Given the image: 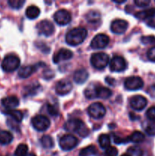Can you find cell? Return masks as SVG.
<instances>
[{
    "label": "cell",
    "instance_id": "cell-1",
    "mask_svg": "<svg viewBox=\"0 0 155 156\" xmlns=\"http://www.w3.org/2000/svg\"><path fill=\"white\" fill-rule=\"evenodd\" d=\"M88 31L81 27H74L70 30L65 36V41L68 45L77 46L81 44L86 38Z\"/></svg>",
    "mask_w": 155,
    "mask_h": 156
},
{
    "label": "cell",
    "instance_id": "cell-2",
    "mask_svg": "<svg viewBox=\"0 0 155 156\" xmlns=\"http://www.w3.org/2000/svg\"><path fill=\"white\" fill-rule=\"evenodd\" d=\"M64 129L68 132L76 133L82 137L87 136L89 133L84 123L79 119H71L68 120L64 125Z\"/></svg>",
    "mask_w": 155,
    "mask_h": 156
},
{
    "label": "cell",
    "instance_id": "cell-3",
    "mask_svg": "<svg viewBox=\"0 0 155 156\" xmlns=\"http://www.w3.org/2000/svg\"><path fill=\"white\" fill-rule=\"evenodd\" d=\"M20 59L15 55H8L2 62V68L6 73L15 71L20 66Z\"/></svg>",
    "mask_w": 155,
    "mask_h": 156
},
{
    "label": "cell",
    "instance_id": "cell-4",
    "mask_svg": "<svg viewBox=\"0 0 155 156\" xmlns=\"http://www.w3.org/2000/svg\"><path fill=\"white\" fill-rule=\"evenodd\" d=\"M109 62V58L106 53H94L91 57V63L97 69H103Z\"/></svg>",
    "mask_w": 155,
    "mask_h": 156
},
{
    "label": "cell",
    "instance_id": "cell-5",
    "mask_svg": "<svg viewBox=\"0 0 155 156\" xmlns=\"http://www.w3.org/2000/svg\"><path fill=\"white\" fill-rule=\"evenodd\" d=\"M78 140L74 136L68 134L62 136L59 140V146L64 151H70L75 148Z\"/></svg>",
    "mask_w": 155,
    "mask_h": 156
},
{
    "label": "cell",
    "instance_id": "cell-6",
    "mask_svg": "<svg viewBox=\"0 0 155 156\" xmlns=\"http://www.w3.org/2000/svg\"><path fill=\"white\" fill-rule=\"evenodd\" d=\"M33 128L37 131H45L50 127V121L46 117L43 115L35 116L31 120Z\"/></svg>",
    "mask_w": 155,
    "mask_h": 156
},
{
    "label": "cell",
    "instance_id": "cell-7",
    "mask_svg": "<svg viewBox=\"0 0 155 156\" xmlns=\"http://www.w3.org/2000/svg\"><path fill=\"white\" fill-rule=\"evenodd\" d=\"M88 114L94 119H100L106 114V108L101 103H93L88 109Z\"/></svg>",
    "mask_w": 155,
    "mask_h": 156
},
{
    "label": "cell",
    "instance_id": "cell-8",
    "mask_svg": "<svg viewBox=\"0 0 155 156\" xmlns=\"http://www.w3.org/2000/svg\"><path fill=\"white\" fill-rule=\"evenodd\" d=\"M125 88L129 91H136L141 89L144 85V82L138 76H131L125 81Z\"/></svg>",
    "mask_w": 155,
    "mask_h": 156
},
{
    "label": "cell",
    "instance_id": "cell-9",
    "mask_svg": "<svg viewBox=\"0 0 155 156\" xmlns=\"http://www.w3.org/2000/svg\"><path fill=\"white\" fill-rule=\"evenodd\" d=\"M109 38L107 35L104 34H99L96 35L93 40L91 41V47L93 49H103L106 47V46L109 44Z\"/></svg>",
    "mask_w": 155,
    "mask_h": 156
},
{
    "label": "cell",
    "instance_id": "cell-10",
    "mask_svg": "<svg viewBox=\"0 0 155 156\" xmlns=\"http://www.w3.org/2000/svg\"><path fill=\"white\" fill-rule=\"evenodd\" d=\"M126 62L122 56H115L109 62V69L112 72L120 73L126 69Z\"/></svg>",
    "mask_w": 155,
    "mask_h": 156
},
{
    "label": "cell",
    "instance_id": "cell-11",
    "mask_svg": "<svg viewBox=\"0 0 155 156\" xmlns=\"http://www.w3.org/2000/svg\"><path fill=\"white\" fill-rule=\"evenodd\" d=\"M39 34L45 36L49 37L52 35L54 32V26L51 21L48 20H43L40 22L38 23L36 26Z\"/></svg>",
    "mask_w": 155,
    "mask_h": 156
},
{
    "label": "cell",
    "instance_id": "cell-12",
    "mask_svg": "<svg viewBox=\"0 0 155 156\" xmlns=\"http://www.w3.org/2000/svg\"><path fill=\"white\" fill-rule=\"evenodd\" d=\"M71 82L68 79H62L56 85V92L59 95H65L68 94L72 89Z\"/></svg>",
    "mask_w": 155,
    "mask_h": 156
},
{
    "label": "cell",
    "instance_id": "cell-13",
    "mask_svg": "<svg viewBox=\"0 0 155 156\" xmlns=\"http://www.w3.org/2000/svg\"><path fill=\"white\" fill-rule=\"evenodd\" d=\"M71 17L65 9H60L54 14V20L59 25H66L71 21Z\"/></svg>",
    "mask_w": 155,
    "mask_h": 156
},
{
    "label": "cell",
    "instance_id": "cell-14",
    "mask_svg": "<svg viewBox=\"0 0 155 156\" xmlns=\"http://www.w3.org/2000/svg\"><path fill=\"white\" fill-rule=\"evenodd\" d=\"M128 28V22L122 19H115L112 22L110 29L112 33L116 34H123Z\"/></svg>",
    "mask_w": 155,
    "mask_h": 156
},
{
    "label": "cell",
    "instance_id": "cell-15",
    "mask_svg": "<svg viewBox=\"0 0 155 156\" xmlns=\"http://www.w3.org/2000/svg\"><path fill=\"white\" fill-rule=\"evenodd\" d=\"M147 101L144 97L141 95L134 96L130 101V105L132 109L135 111H142L147 106Z\"/></svg>",
    "mask_w": 155,
    "mask_h": 156
},
{
    "label": "cell",
    "instance_id": "cell-16",
    "mask_svg": "<svg viewBox=\"0 0 155 156\" xmlns=\"http://www.w3.org/2000/svg\"><path fill=\"white\" fill-rule=\"evenodd\" d=\"M73 56V53L71 50H68V49H61L59 50L56 54L53 56V62L55 63H58L59 62H62L64 60H68L70 59Z\"/></svg>",
    "mask_w": 155,
    "mask_h": 156
},
{
    "label": "cell",
    "instance_id": "cell-17",
    "mask_svg": "<svg viewBox=\"0 0 155 156\" xmlns=\"http://www.w3.org/2000/svg\"><path fill=\"white\" fill-rule=\"evenodd\" d=\"M112 95V91L108 88L99 85H94V98L100 99H107Z\"/></svg>",
    "mask_w": 155,
    "mask_h": 156
},
{
    "label": "cell",
    "instance_id": "cell-18",
    "mask_svg": "<svg viewBox=\"0 0 155 156\" xmlns=\"http://www.w3.org/2000/svg\"><path fill=\"white\" fill-rule=\"evenodd\" d=\"M2 105L8 110H13L19 105V100L15 96H9L2 100Z\"/></svg>",
    "mask_w": 155,
    "mask_h": 156
},
{
    "label": "cell",
    "instance_id": "cell-19",
    "mask_svg": "<svg viewBox=\"0 0 155 156\" xmlns=\"http://www.w3.org/2000/svg\"><path fill=\"white\" fill-rule=\"evenodd\" d=\"M88 73L84 69H80L74 72V81L77 84L81 85L84 83L88 79Z\"/></svg>",
    "mask_w": 155,
    "mask_h": 156
},
{
    "label": "cell",
    "instance_id": "cell-20",
    "mask_svg": "<svg viewBox=\"0 0 155 156\" xmlns=\"http://www.w3.org/2000/svg\"><path fill=\"white\" fill-rule=\"evenodd\" d=\"M35 71H36L35 66H24L20 68L19 71H18V76L21 79H27V78L30 77Z\"/></svg>",
    "mask_w": 155,
    "mask_h": 156
},
{
    "label": "cell",
    "instance_id": "cell-21",
    "mask_svg": "<svg viewBox=\"0 0 155 156\" xmlns=\"http://www.w3.org/2000/svg\"><path fill=\"white\" fill-rule=\"evenodd\" d=\"M13 140V136L10 132L6 130L0 131V144L9 145Z\"/></svg>",
    "mask_w": 155,
    "mask_h": 156
},
{
    "label": "cell",
    "instance_id": "cell-22",
    "mask_svg": "<svg viewBox=\"0 0 155 156\" xmlns=\"http://www.w3.org/2000/svg\"><path fill=\"white\" fill-rule=\"evenodd\" d=\"M26 16L29 19H35L37 18L40 14V10L38 7L35 5H30L26 10Z\"/></svg>",
    "mask_w": 155,
    "mask_h": 156
},
{
    "label": "cell",
    "instance_id": "cell-23",
    "mask_svg": "<svg viewBox=\"0 0 155 156\" xmlns=\"http://www.w3.org/2000/svg\"><path fill=\"white\" fill-rule=\"evenodd\" d=\"M86 19L88 22L96 24L100 20V14L98 12L94 10H91L88 12L86 15Z\"/></svg>",
    "mask_w": 155,
    "mask_h": 156
},
{
    "label": "cell",
    "instance_id": "cell-24",
    "mask_svg": "<svg viewBox=\"0 0 155 156\" xmlns=\"http://www.w3.org/2000/svg\"><path fill=\"white\" fill-rule=\"evenodd\" d=\"M6 114L10 116L16 123H21L23 120V114L21 111L18 110H8L5 112Z\"/></svg>",
    "mask_w": 155,
    "mask_h": 156
},
{
    "label": "cell",
    "instance_id": "cell-25",
    "mask_svg": "<svg viewBox=\"0 0 155 156\" xmlns=\"http://www.w3.org/2000/svg\"><path fill=\"white\" fill-rule=\"evenodd\" d=\"M155 15V8H153V9H147V10L141 11V12H138V13L135 15V16L137 17L139 19H144L146 20L147 18H150L152 15Z\"/></svg>",
    "mask_w": 155,
    "mask_h": 156
},
{
    "label": "cell",
    "instance_id": "cell-26",
    "mask_svg": "<svg viewBox=\"0 0 155 156\" xmlns=\"http://www.w3.org/2000/svg\"><path fill=\"white\" fill-rule=\"evenodd\" d=\"M144 138H145V136L142 133L140 132V131H135V132L132 133V134L129 137V141L135 143H140L144 141Z\"/></svg>",
    "mask_w": 155,
    "mask_h": 156
},
{
    "label": "cell",
    "instance_id": "cell-27",
    "mask_svg": "<svg viewBox=\"0 0 155 156\" xmlns=\"http://www.w3.org/2000/svg\"><path fill=\"white\" fill-rule=\"evenodd\" d=\"M98 143L102 149H107L110 145V137L106 134H102L99 136Z\"/></svg>",
    "mask_w": 155,
    "mask_h": 156
},
{
    "label": "cell",
    "instance_id": "cell-28",
    "mask_svg": "<svg viewBox=\"0 0 155 156\" xmlns=\"http://www.w3.org/2000/svg\"><path fill=\"white\" fill-rule=\"evenodd\" d=\"M97 148L94 146L91 145V146H88L86 148H84L80 151L79 155L80 156H91L97 154Z\"/></svg>",
    "mask_w": 155,
    "mask_h": 156
},
{
    "label": "cell",
    "instance_id": "cell-29",
    "mask_svg": "<svg viewBox=\"0 0 155 156\" xmlns=\"http://www.w3.org/2000/svg\"><path fill=\"white\" fill-rule=\"evenodd\" d=\"M40 143L42 144L43 147L45 148V149H51L54 146L53 140L50 136L48 135H45L42 136V138L40 139Z\"/></svg>",
    "mask_w": 155,
    "mask_h": 156
},
{
    "label": "cell",
    "instance_id": "cell-30",
    "mask_svg": "<svg viewBox=\"0 0 155 156\" xmlns=\"http://www.w3.org/2000/svg\"><path fill=\"white\" fill-rule=\"evenodd\" d=\"M126 154L129 156H143V151L138 146H131L128 149Z\"/></svg>",
    "mask_w": 155,
    "mask_h": 156
},
{
    "label": "cell",
    "instance_id": "cell-31",
    "mask_svg": "<svg viewBox=\"0 0 155 156\" xmlns=\"http://www.w3.org/2000/svg\"><path fill=\"white\" fill-rule=\"evenodd\" d=\"M28 147L26 144H20L15 150V156H27Z\"/></svg>",
    "mask_w": 155,
    "mask_h": 156
},
{
    "label": "cell",
    "instance_id": "cell-32",
    "mask_svg": "<svg viewBox=\"0 0 155 156\" xmlns=\"http://www.w3.org/2000/svg\"><path fill=\"white\" fill-rule=\"evenodd\" d=\"M144 130L145 133L148 136H155V123L153 122H149L144 126Z\"/></svg>",
    "mask_w": 155,
    "mask_h": 156
},
{
    "label": "cell",
    "instance_id": "cell-33",
    "mask_svg": "<svg viewBox=\"0 0 155 156\" xmlns=\"http://www.w3.org/2000/svg\"><path fill=\"white\" fill-rule=\"evenodd\" d=\"M8 3L12 9H19L24 4V0H9Z\"/></svg>",
    "mask_w": 155,
    "mask_h": 156
},
{
    "label": "cell",
    "instance_id": "cell-34",
    "mask_svg": "<svg viewBox=\"0 0 155 156\" xmlns=\"http://www.w3.org/2000/svg\"><path fill=\"white\" fill-rule=\"evenodd\" d=\"M46 108H47V111H48V113L51 116H57L58 114H59L58 108L57 106H56V105L48 104V105H46Z\"/></svg>",
    "mask_w": 155,
    "mask_h": 156
},
{
    "label": "cell",
    "instance_id": "cell-35",
    "mask_svg": "<svg viewBox=\"0 0 155 156\" xmlns=\"http://www.w3.org/2000/svg\"><path fill=\"white\" fill-rule=\"evenodd\" d=\"M141 41L144 44H155L154 36H143L141 38Z\"/></svg>",
    "mask_w": 155,
    "mask_h": 156
},
{
    "label": "cell",
    "instance_id": "cell-36",
    "mask_svg": "<svg viewBox=\"0 0 155 156\" xmlns=\"http://www.w3.org/2000/svg\"><path fill=\"white\" fill-rule=\"evenodd\" d=\"M146 115H147V117L150 121L155 122V106L149 108L147 112H146Z\"/></svg>",
    "mask_w": 155,
    "mask_h": 156
},
{
    "label": "cell",
    "instance_id": "cell-37",
    "mask_svg": "<svg viewBox=\"0 0 155 156\" xmlns=\"http://www.w3.org/2000/svg\"><path fill=\"white\" fill-rule=\"evenodd\" d=\"M105 155H106V156H117L118 150H117L116 148L113 147V146H109L106 149Z\"/></svg>",
    "mask_w": 155,
    "mask_h": 156
},
{
    "label": "cell",
    "instance_id": "cell-38",
    "mask_svg": "<svg viewBox=\"0 0 155 156\" xmlns=\"http://www.w3.org/2000/svg\"><path fill=\"white\" fill-rule=\"evenodd\" d=\"M147 58H148L149 60L152 61V62H155V47H151V48L147 51Z\"/></svg>",
    "mask_w": 155,
    "mask_h": 156
},
{
    "label": "cell",
    "instance_id": "cell-39",
    "mask_svg": "<svg viewBox=\"0 0 155 156\" xmlns=\"http://www.w3.org/2000/svg\"><path fill=\"white\" fill-rule=\"evenodd\" d=\"M150 3L149 0H135V4L138 7H146Z\"/></svg>",
    "mask_w": 155,
    "mask_h": 156
},
{
    "label": "cell",
    "instance_id": "cell-40",
    "mask_svg": "<svg viewBox=\"0 0 155 156\" xmlns=\"http://www.w3.org/2000/svg\"><path fill=\"white\" fill-rule=\"evenodd\" d=\"M114 142H115L116 144H121V143H126L129 142V137L128 138H121V137L116 136H113Z\"/></svg>",
    "mask_w": 155,
    "mask_h": 156
},
{
    "label": "cell",
    "instance_id": "cell-41",
    "mask_svg": "<svg viewBox=\"0 0 155 156\" xmlns=\"http://www.w3.org/2000/svg\"><path fill=\"white\" fill-rule=\"evenodd\" d=\"M145 22L149 27L155 28V15H152L150 18H147V19L145 20Z\"/></svg>",
    "mask_w": 155,
    "mask_h": 156
},
{
    "label": "cell",
    "instance_id": "cell-42",
    "mask_svg": "<svg viewBox=\"0 0 155 156\" xmlns=\"http://www.w3.org/2000/svg\"><path fill=\"white\" fill-rule=\"evenodd\" d=\"M106 82H107L108 84H109V85H114V83H115V79H112V78H110V77H106Z\"/></svg>",
    "mask_w": 155,
    "mask_h": 156
},
{
    "label": "cell",
    "instance_id": "cell-43",
    "mask_svg": "<svg viewBox=\"0 0 155 156\" xmlns=\"http://www.w3.org/2000/svg\"><path fill=\"white\" fill-rule=\"evenodd\" d=\"M113 2L115 3H118V4H122V3H124L126 1L125 0L124 1H116V0H113Z\"/></svg>",
    "mask_w": 155,
    "mask_h": 156
},
{
    "label": "cell",
    "instance_id": "cell-44",
    "mask_svg": "<svg viewBox=\"0 0 155 156\" xmlns=\"http://www.w3.org/2000/svg\"><path fill=\"white\" fill-rule=\"evenodd\" d=\"M27 156H36V155H35L34 154H33V153H30V154H27Z\"/></svg>",
    "mask_w": 155,
    "mask_h": 156
},
{
    "label": "cell",
    "instance_id": "cell-45",
    "mask_svg": "<svg viewBox=\"0 0 155 156\" xmlns=\"http://www.w3.org/2000/svg\"><path fill=\"white\" fill-rule=\"evenodd\" d=\"M121 156H129L127 155V154H123V155H122Z\"/></svg>",
    "mask_w": 155,
    "mask_h": 156
},
{
    "label": "cell",
    "instance_id": "cell-46",
    "mask_svg": "<svg viewBox=\"0 0 155 156\" xmlns=\"http://www.w3.org/2000/svg\"><path fill=\"white\" fill-rule=\"evenodd\" d=\"M97 156H106V155H105V154H104V155H97Z\"/></svg>",
    "mask_w": 155,
    "mask_h": 156
},
{
    "label": "cell",
    "instance_id": "cell-47",
    "mask_svg": "<svg viewBox=\"0 0 155 156\" xmlns=\"http://www.w3.org/2000/svg\"><path fill=\"white\" fill-rule=\"evenodd\" d=\"M153 88H155V84H154V85H153Z\"/></svg>",
    "mask_w": 155,
    "mask_h": 156
},
{
    "label": "cell",
    "instance_id": "cell-48",
    "mask_svg": "<svg viewBox=\"0 0 155 156\" xmlns=\"http://www.w3.org/2000/svg\"><path fill=\"white\" fill-rule=\"evenodd\" d=\"M6 156H10V155H6Z\"/></svg>",
    "mask_w": 155,
    "mask_h": 156
}]
</instances>
